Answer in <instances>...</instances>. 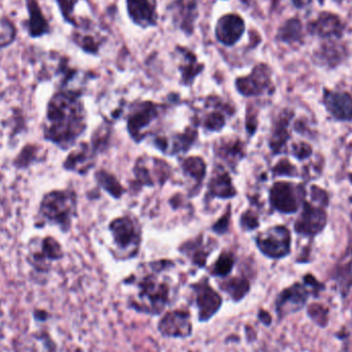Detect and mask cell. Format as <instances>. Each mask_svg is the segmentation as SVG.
Here are the masks:
<instances>
[{"label":"cell","instance_id":"4dcf8cb0","mask_svg":"<svg viewBox=\"0 0 352 352\" xmlns=\"http://www.w3.org/2000/svg\"><path fill=\"white\" fill-rule=\"evenodd\" d=\"M180 166L184 176L192 180L195 186L194 192H197L200 186H202L203 180L206 175V164L204 160L199 157H190L182 160Z\"/></svg>","mask_w":352,"mask_h":352},{"label":"cell","instance_id":"f546056e","mask_svg":"<svg viewBox=\"0 0 352 352\" xmlns=\"http://www.w3.org/2000/svg\"><path fill=\"white\" fill-rule=\"evenodd\" d=\"M219 289L229 296L234 303L241 302L250 292V283L246 277L235 276L223 278L219 283Z\"/></svg>","mask_w":352,"mask_h":352},{"label":"cell","instance_id":"277c9868","mask_svg":"<svg viewBox=\"0 0 352 352\" xmlns=\"http://www.w3.org/2000/svg\"><path fill=\"white\" fill-rule=\"evenodd\" d=\"M305 188L302 184L278 182L270 188L269 200L275 210L285 214L297 212L305 202Z\"/></svg>","mask_w":352,"mask_h":352},{"label":"cell","instance_id":"f1b7e54d","mask_svg":"<svg viewBox=\"0 0 352 352\" xmlns=\"http://www.w3.org/2000/svg\"><path fill=\"white\" fill-rule=\"evenodd\" d=\"M304 37L303 22L299 18L287 19L277 31L276 39L287 45H297L302 43Z\"/></svg>","mask_w":352,"mask_h":352},{"label":"cell","instance_id":"cb8c5ba5","mask_svg":"<svg viewBox=\"0 0 352 352\" xmlns=\"http://www.w3.org/2000/svg\"><path fill=\"white\" fill-rule=\"evenodd\" d=\"M130 19L138 26H156V0H126Z\"/></svg>","mask_w":352,"mask_h":352},{"label":"cell","instance_id":"603a6c76","mask_svg":"<svg viewBox=\"0 0 352 352\" xmlns=\"http://www.w3.org/2000/svg\"><path fill=\"white\" fill-rule=\"evenodd\" d=\"M213 150H214L215 156L223 160L233 170L245 156L243 142L236 138H225L217 140L213 146Z\"/></svg>","mask_w":352,"mask_h":352},{"label":"cell","instance_id":"ee69618b","mask_svg":"<svg viewBox=\"0 0 352 352\" xmlns=\"http://www.w3.org/2000/svg\"><path fill=\"white\" fill-rule=\"evenodd\" d=\"M294 6L298 8H303L304 6H308L311 2V0H292Z\"/></svg>","mask_w":352,"mask_h":352},{"label":"cell","instance_id":"d4e9b609","mask_svg":"<svg viewBox=\"0 0 352 352\" xmlns=\"http://www.w3.org/2000/svg\"><path fill=\"white\" fill-rule=\"evenodd\" d=\"M213 242H210V239L209 241H205L204 237L200 235L195 239L182 244L179 252H182L194 266L198 267V268H204L206 266L207 258L214 248Z\"/></svg>","mask_w":352,"mask_h":352},{"label":"cell","instance_id":"ffe728a7","mask_svg":"<svg viewBox=\"0 0 352 352\" xmlns=\"http://www.w3.org/2000/svg\"><path fill=\"white\" fill-rule=\"evenodd\" d=\"M245 31V23L237 14H228L217 21L215 37L226 47H233L241 38Z\"/></svg>","mask_w":352,"mask_h":352},{"label":"cell","instance_id":"ac0fdd59","mask_svg":"<svg viewBox=\"0 0 352 352\" xmlns=\"http://www.w3.org/2000/svg\"><path fill=\"white\" fill-rule=\"evenodd\" d=\"M349 57V50L340 41H322V45L314 51L312 60L320 67L334 69Z\"/></svg>","mask_w":352,"mask_h":352},{"label":"cell","instance_id":"7bdbcfd3","mask_svg":"<svg viewBox=\"0 0 352 352\" xmlns=\"http://www.w3.org/2000/svg\"><path fill=\"white\" fill-rule=\"evenodd\" d=\"M258 320H260L261 322L265 324V326H269L272 322V318H271L270 314L268 312L264 311V310H261L258 314Z\"/></svg>","mask_w":352,"mask_h":352},{"label":"cell","instance_id":"1f68e13d","mask_svg":"<svg viewBox=\"0 0 352 352\" xmlns=\"http://www.w3.org/2000/svg\"><path fill=\"white\" fill-rule=\"evenodd\" d=\"M18 37V28L8 14L0 16V50H6L14 45Z\"/></svg>","mask_w":352,"mask_h":352},{"label":"cell","instance_id":"7c38bea8","mask_svg":"<svg viewBox=\"0 0 352 352\" xmlns=\"http://www.w3.org/2000/svg\"><path fill=\"white\" fill-rule=\"evenodd\" d=\"M345 27L346 25L339 14L322 12L316 20L308 23L307 31L322 41H341L344 36Z\"/></svg>","mask_w":352,"mask_h":352},{"label":"cell","instance_id":"3957f363","mask_svg":"<svg viewBox=\"0 0 352 352\" xmlns=\"http://www.w3.org/2000/svg\"><path fill=\"white\" fill-rule=\"evenodd\" d=\"M78 210L76 192L72 190H56L47 192L39 203L35 217L36 228L45 226L56 227L60 231H69Z\"/></svg>","mask_w":352,"mask_h":352},{"label":"cell","instance_id":"2e32d148","mask_svg":"<svg viewBox=\"0 0 352 352\" xmlns=\"http://www.w3.org/2000/svg\"><path fill=\"white\" fill-rule=\"evenodd\" d=\"M328 223V215L322 207L304 202L303 210L295 221V231L300 235L316 236Z\"/></svg>","mask_w":352,"mask_h":352},{"label":"cell","instance_id":"30bf717a","mask_svg":"<svg viewBox=\"0 0 352 352\" xmlns=\"http://www.w3.org/2000/svg\"><path fill=\"white\" fill-rule=\"evenodd\" d=\"M236 89L243 96H260L273 92L272 69L267 64H258L248 76L236 80Z\"/></svg>","mask_w":352,"mask_h":352},{"label":"cell","instance_id":"8fae6325","mask_svg":"<svg viewBox=\"0 0 352 352\" xmlns=\"http://www.w3.org/2000/svg\"><path fill=\"white\" fill-rule=\"evenodd\" d=\"M157 328L164 338H190L192 335V314L182 309L166 312L159 320Z\"/></svg>","mask_w":352,"mask_h":352},{"label":"cell","instance_id":"484cf974","mask_svg":"<svg viewBox=\"0 0 352 352\" xmlns=\"http://www.w3.org/2000/svg\"><path fill=\"white\" fill-rule=\"evenodd\" d=\"M294 113L289 111H283L275 120L272 131L269 138V146L273 154L278 155L283 153L289 140V124L293 119Z\"/></svg>","mask_w":352,"mask_h":352},{"label":"cell","instance_id":"60d3db41","mask_svg":"<svg viewBox=\"0 0 352 352\" xmlns=\"http://www.w3.org/2000/svg\"><path fill=\"white\" fill-rule=\"evenodd\" d=\"M230 219H231V206L228 207L227 213H225V214L213 225V231L223 235V234L226 233L228 229H229Z\"/></svg>","mask_w":352,"mask_h":352},{"label":"cell","instance_id":"74e56055","mask_svg":"<svg viewBox=\"0 0 352 352\" xmlns=\"http://www.w3.org/2000/svg\"><path fill=\"white\" fill-rule=\"evenodd\" d=\"M273 175L275 176H289V177H295L297 175V169L287 159H283L279 161L274 168H273Z\"/></svg>","mask_w":352,"mask_h":352},{"label":"cell","instance_id":"4316f807","mask_svg":"<svg viewBox=\"0 0 352 352\" xmlns=\"http://www.w3.org/2000/svg\"><path fill=\"white\" fill-rule=\"evenodd\" d=\"M235 186L232 184L229 173L221 167H217L213 171L212 176L208 182L207 196L209 199H229L236 196Z\"/></svg>","mask_w":352,"mask_h":352},{"label":"cell","instance_id":"ab89813d","mask_svg":"<svg viewBox=\"0 0 352 352\" xmlns=\"http://www.w3.org/2000/svg\"><path fill=\"white\" fill-rule=\"evenodd\" d=\"M293 155L298 160H305V159L309 158L312 155L311 146L309 144H305V142L294 144Z\"/></svg>","mask_w":352,"mask_h":352},{"label":"cell","instance_id":"7402d4cb","mask_svg":"<svg viewBox=\"0 0 352 352\" xmlns=\"http://www.w3.org/2000/svg\"><path fill=\"white\" fill-rule=\"evenodd\" d=\"M96 154L92 144L82 142L68 155L63 163L64 169L78 175H86L94 166Z\"/></svg>","mask_w":352,"mask_h":352},{"label":"cell","instance_id":"e0dca14e","mask_svg":"<svg viewBox=\"0 0 352 352\" xmlns=\"http://www.w3.org/2000/svg\"><path fill=\"white\" fill-rule=\"evenodd\" d=\"M167 10L178 29L186 35L194 33L195 22L198 18V0H173Z\"/></svg>","mask_w":352,"mask_h":352},{"label":"cell","instance_id":"52a82bcc","mask_svg":"<svg viewBox=\"0 0 352 352\" xmlns=\"http://www.w3.org/2000/svg\"><path fill=\"white\" fill-rule=\"evenodd\" d=\"M256 246L264 256L270 258H285L291 252L292 236L285 226H275L258 234Z\"/></svg>","mask_w":352,"mask_h":352},{"label":"cell","instance_id":"b9f144b4","mask_svg":"<svg viewBox=\"0 0 352 352\" xmlns=\"http://www.w3.org/2000/svg\"><path fill=\"white\" fill-rule=\"evenodd\" d=\"M311 199L314 202L318 203V204L324 205V206H328L329 204V197L327 192H324L322 188H318V186H312L311 188ZM322 207V206H320Z\"/></svg>","mask_w":352,"mask_h":352},{"label":"cell","instance_id":"e575fe53","mask_svg":"<svg viewBox=\"0 0 352 352\" xmlns=\"http://www.w3.org/2000/svg\"><path fill=\"white\" fill-rule=\"evenodd\" d=\"M41 148L34 144H28L22 148L20 154L14 159V166L18 169H25L39 161Z\"/></svg>","mask_w":352,"mask_h":352},{"label":"cell","instance_id":"7a4b0ae2","mask_svg":"<svg viewBox=\"0 0 352 352\" xmlns=\"http://www.w3.org/2000/svg\"><path fill=\"white\" fill-rule=\"evenodd\" d=\"M175 267L170 261H158L151 263L152 272L135 280L136 292L134 297L129 298L128 306L138 314L158 316L166 310L173 301V287L167 279L161 278L163 271Z\"/></svg>","mask_w":352,"mask_h":352},{"label":"cell","instance_id":"5b68a950","mask_svg":"<svg viewBox=\"0 0 352 352\" xmlns=\"http://www.w3.org/2000/svg\"><path fill=\"white\" fill-rule=\"evenodd\" d=\"M192 304L197 309L199 322H207L217 316L223 306V298L209 283L208 278L199 280L190 285Z\"/></svg>","mask_w":352,"mask_h":352},{"label":"cell","instance_id":"9c48e42d","mask_svg":"<svg viewBox=\"0 0 352 352\" xmlns=\"http://www.w3.org/2000/svg\"><path fill=\"white\" fill-rule=\"evenodd\" d=\"M162 107L151 101L132 105L128 115V131L135 142H140L146 136V130L160 116Z\"/></svg>","mask_w":352,"mask_h":352},{"label":"cell","instance_id":"8d00e7d4","mask_svg":"<svg viewBox=\"0 0 352 352\" xmlns=\"http://www.w3.org/2000/svg\"><path fill=\"white\" fill-rule=\"evenodd\" d=\"M54 1H55L56 6H57L63 20L68 23V24L78 28L80 24H78V20H76V16H74L76 6L78 3V0H54Z\"/></svg>","mask_w":352,"mask_h":352},{"label":"cell","instance_id":"f35d334b","mask_svg":"<svg viewBox=\"0 0 352 352\" xmlns=\"http://www.w3.org/2000/svg\"><path fill=\"white\" fill-rule=\"evenodd\" d=\"M241 227L246 231H252L258 227V217L254 211L246 210L241 215Z\"/></svg>","mask_w":352,"mask_h":352},{"label":"cell","instance_id":"d6986e66","mask_svg":"<svg viewBox=\"0 0 352 352\" xmlns=\"http://www.w3.org/2000/svg\"><path fill=\"white\" fill-rule=\"evenodd\" d=\"M309 294L305 285L296 283L287 289H283L276 301H275V309L279 318H285L293 312L301 309L307 302Z\"/></svg>","mask_w":352,"mask_h":352},{"label":"cell","instance_id":"6da1fadb","mask_svg":"<svg viewBox=\"0 0 352 352\" xmlns=\"http://www.w3.org/2000/svg\"><path fill=\"white\" fill-rule=\"evenodd\" d=\"M82 91L60 88L50 98L43 123V138L61 150H69L87 129Z\"/></svg>","mask_w":352,"mask_h":352},{"label":"cell","instance_id":"d590c367","mask_svg":"<svg viewBox=\"0 0 352 352\" xmlns=\"http://www.w3.org/2000/svg\"><path fill=\"white\" fill-rule=\"evenodd\" d=\"M72 39L85 53L92 54V55H96L98 53L99 43L92 35L84 34V33L74 31L72 33Z\"/></svg>","mask_w":352,"mask_h":352},{"label":"cell","instance_id":"4fadbf2b","mask_svg":"<svg viewBox=\"0 0 352 352\" xmlns=\"http://www.w3.org/2000/svg\"><path fill=\"white\" fill-rule=\"evenodd\" d=\"M135 184L138 186H155L164 184L170 175V167L165 161L144 157L138 159L134 167Z\"/></svg>","mask_w":352,"mask_h":352},{"label":"cell","instance_id":"d6a6232c","mask_svg":"<svg viewBox=\"0 0 352 352\" xmlns=\"http://www.w3.org/2000/svg\"><path fill=\"white\" fill-rule=\"evenodd\" d=\"M234 265H235L234 254L230 252H223L219 254L209 272H210L211 276L219 277L221 279L227 278L233 271Z\"/></svg>","mask_w":352,"mask_h":352},{"label":"cell","instance_id":"ba28073f","mask_svg":"<svg viewBox=\"0 0 352 352\" xmlns=\"http://www.w3.org/2000/svg\"><path fill=\"white\" fill-rule=\"evenodd\" d=\"M63 258L61 244L51 236L35 237L29 241L28 260L37 270L47 269L52 263Z\"/></svg>","mask_w":352,"mask_h":352},{"label":"cell","instance_id":"44dd1931","mask_svg":"<svg viewBox=\"0 0 352 352\" xmlns=\"http://www.w3.org/2000/svg\"><path fill=\"white\" fill-rule=\"evenodd\" d=\"M324 104L337 121H352V96L349 93L324 90Z\"/></svg>","mask_w":352,"mask_h":352},{"label":"cell","instance_id":"836d02e7","mask_svg":"<svg viewBox=\"0 0 352 352\" xmlns=\"http://www.w3.org/2000/svg\"><path fill=\"white\" fill-rule=\"evenodd\" d=\"M96 180L102 186L103 190H107L113 198H121L124 188L115 176L107 171L99 170L96 173Z\"/></svg>","mask_w":352,"mask_h":352},{"label":"cell","instance_id":"9a60e30c","mask_svg":"<svg viewBox=\"0 0 352 352\" xmlns=\"http://www.w3.org/2000/svg\"><path fill=\"white\" fill-rule=\"evenodd\" d=\"M204 111L201 115L200 124L211 132L219 131L227 123V119L233 115L231 105L221 100L219 97L210 96L205 99Z\"/></svg>","mask_w":352,"mask_h":352},{"label":"cell","instance_id":"83f0119b","mask_svg":"<svg viewBox=\"0 0 352 352\" xmlns=\"http://www.w3.org/2000/svg\"><path fill=\"white\" fill-rule=\"evenodd\" d=\"M177 52L182 56L179 72H182V82L184 86H190L194 82L197 76L202 72L203 64H200L197 60L196 56L186 47H177Z\"/></svg>","mask_w":352,"mask_h":352},{"label":"cell","instance_id":"5bb4252c","mask_svg":"<svg viewBox=\"0 0 352 352\" xmlns=\"http://www.w3.org/2000/svg\"><path fill=\"white\" fill-rule=\"evenodd\" d=\"M27 18L22 21V27L31 39H39L53 32L51 23L45 16L39 0H24Z\"/></svg>","mask_w":352,"mask_h":352},{"label":"cell","instance_id":"8992f818","mask_svg":"<svg viewBox=\"0 0 352 352\" xmlns=\"http://www.w3.org/2000/svg\"><path fill=\"white\" fill-rule=\"evenodd\" d=\"M109 229L120 252L127 254V258L136 256L142 241L138 221L130 217H119L111 221Z\"/></svg>","mask_w":352,"mask_h":352}]
</instances>
